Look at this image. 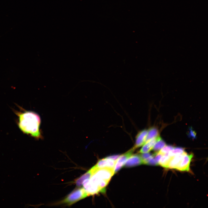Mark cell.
<instances>
[{
  "instance_id": "ba28073f",
  "label": "cell",
  "mask_w": 208,
  "mask_h": 208,
  "mask_svg": "<svg viewBox=\"0 0 208 208\" xmlns=\"http://www.w3.org/2000/svg\"><path fill=\"white\" fill-rule=\"evenodd\" d=\"M96 168L95 166H94L86 173L77 179L75 182L76 185L78 187L82 185L85 181L90 178Z\"/></svg>"
},
{
  "instance_id": "7a4b0ae2",
  "label": "cell",
  "mask_w": 208,
  "mask_h": 208,
  "mask_svg": "<svg viewBox=\"0 0 208 208\" xmlns=\"http://www.w3.org/2000/svg\"><path fill=\"white\" fill-rule=\"evenodd\" d=\"M87 196L88 195L83 188H79L73 190L57 204L70 206Z\"/></svg>"
},
{
  "instance_id": "ac0fdd59",
  "label": "cell",
  "mask_w": 208,
  "mask_h": 208,
  "mask_svg": "<svg viewBox=\"0 0 208 208\" xmlns=\"http://www.w3.org/2000/svg\"><path fill=\"white\" fill-rule=\"evenodd\" d=\"M119 157V156L118 155H115L110 156L106 158H109L114 160L116 161Z\"/></svg>"
},
{
  "instance_id": "52a82bcc",
  "label": "cell",
  "mask_w": 208,
  "mask_h": 208,
  "mask_svg": "<svg viewBox=\"0 0 208 208\" xmlns=\"http://www.w3.org/2000/svg\"><path fill=\"white\" fill-rule=\"evenodd\" d=\"M143 164L140 155L135 154L131 156L126 161L124 166L126 167H130Z\"/></svg>"
},
{
  "instance_id": "3957f363",
  "label": "cell",
  "mask_w": 208,
  "mask_h": 208,
  "mask_svg": "<svg viewBox=\"0 0 208 208\" xmlns=\"http://www.w3.org/2000/svg\"><path fill=\"white\" fill-rule=\"evenodd\" d=\"M193 156L192 153L188 154L185 153L176 169L180 171H189L190 163Z\"/></svg>"
},
{
  "instance_id": "5b68a950",
  "label": "cell",
  "mask_w": 208,
  "mask_h": 208,
  "mask_svg": "<svg viewBox=\"0 0 208 208\" xmlns=\"http://www.w3.org/2000/svg\"><path fill=\"white\" fill-rule=\"evenodd\" d=\"M134 149L131 150L123 154L119 157L116 161L114 168V173L118 171L123 166L128 159L132 155Z\"/></svg>"
},
{
  "instance_id": "2e32d148",
  "label": "cell",
  "mask_w": 208,
  "mask_h": 208,
  "mask_svg": "<svg viewBox=\"0 0 208 208\" xmlns=\"http://www.w3.org/2000/svg\"><path fill=\"white\" fill-rule=\"evenodd\" d=\"M174 148V147L173 146L171 145L165 146L158 152L160 154L164 155L168 153Z\"/></svg>"
},
{
  "instance_id": "e0dca14e",
  "label": "cell",
  "mask_w": 208,
  "mask_h": 208,
  "mask_svg": "<svg viewBox=\"0 0 208 208\" xmlns=\"http://www.w3.org/2000/svg\"><path fill=\"white\" fill-rule=\"evenodd\" d=\"M143 161V164H146L147 161L152 156V155L148 153H142L140 155Z\"/></svg>"
},
{
  "instance_id": "9a60e30c",
  "label": "cell",
  "mask_w": 208,
  "mask_h": 208,
  "mask_svg": "<svg viewBox=\"0 0 208 208\" xmlns=\"http://www.w3.org/2000/svg\"><path fill=\"white\" fill-rule=\"evenodd\" d=\"M185 152V149L182 148L177 147L174 148L168 154L170 157H173L176 155L183 154Z\"/></svg>"
},
{
  "instance_id": "277c9868",
  "label": "cell",
  "mask_w": 208,
  "mask_h": 208,
  "mask_svg": "<svg viewBox=\"0 0 208 208\" xmlns=\"http://www.w3.org/2000/svg\"><path fill=\"white\" fill-rule=\"evenodd\" d=\"M100 178L109 181L114 173V169L104 168H96L94 173Z\"/></svg>"
},
{
  "instance_id": "6da1fadb",
  "label": "cell",
  "mask_w": 208,
  "mask_h": 208,
  "mask_svg": "<svg viewBox=\"0 0 208 208\" xmlns=\"http://www.w3.org/2000/svg\"><path fill=\"white\" fill-rule=\"evenodd\" d=\"M15 113L18 117L19 128L23 133L37 139L42 138L40 129L41 119L38 114L26 110L15 111Z\"/></svg>"
},
{
  "instance_id": "8fae6325",
  "label": "cell",
  "mask_w": 208,
  "mask_h": 208,
  "mask_svg": "<svg viewBox=\"0 0 208 208\" xmlns=\"http://www.w3.org/2000/svg\"><path fill=\"white\" fill-rule=\"evenodd\" d=\"M184 153L176 155L172 157L169 163L168 168L170 169H176L182 160Z\"/></svg>"
},
{
  "instance_id": "30bf717a",
  "label": "cell",
  "mask_w": 208,
  "mask_h": 208,
  "mask_svg": "<svg viewBox=\"0 0 208 208\" xmlns=\"http://www.w3.org/2000/svg\"><path fill=\"white\" fill-rule=\"evenodd\" d=\"M156 138L152 139L145 142L140 149V152L142 153H148L152 150L156 142Z\"/></svg>"
},
{
  "instance_id": "9c48e42d",
  "label": "cell",
  "mask_w": 208,
  "mask_h": 208,
  "mask_svg": "<svg viewBox=\"0 0 208 208\" xmlns=\"http://www.w3.org/2000/svg\"><path fill=\"white\" fill-rule=\"evenodd\" d=\"M148 131L144 129L140 132L136 136L135 146L133 148H135L140 147L145 143Z\"/></svg>"
},
{
  "instance_id": "7c38bea8",
  "label": "cell",
  "mask_w": 208,
  "mask_h": 208,
  "mask_svg": "<svg viewBox=\"0 0 208 208\" xmlns=\"http://www.w3.org/2000/svg\"><path fill=\"white\" fill-rule=\"evenodd\" d=\"M159 131L156 127H152L148 131L145 142L152 139L156 138L159 135Z\"/></svg>"
},
{
  "instance_id": "4fadbf2b",
  "label": "cell",
  "mask_w": 208,
  "mask_h": 208,
  "mask_svg": "<svg viewBox=\"0 0 208 208\" xmlns=\"http://www.w3.org/2000/svg\"><path fill=\"white\" fill-rule=\"evenodd\" d=\"M172 157L168 155V153L163 155L159 161V164L164 168H168L169 163Z\"/></svg>"
},
{
  "instance_id": "5bb4252c",
  "label": "cell",
  "mask_w": 208,
  "mask_h": 208,
  "mask_svg": "<svg viewBox=\"0 0 208 208\" xmlns=\"http://www.w3.org/2000/svg\"><path fill=\"white\" fill-rule=\"evenodd\" d=\"M166 145L165 141L159 136L156 138V141L153 150L155 152H158Z\"/></svg>"
},
{
  "instance_id": "8992f818",
  "label": "cell",
  "mask_w": 208,
  "mask_h": 208,
  "mask_svg": "<svg viewBox=\"0 0 208 208\" xmlns=\"http://www.w3.org/2000/svg\"><path fill=\"white\" fill-rule=\"evenodd\" d=\"M116 161L105 158L99 160L94 166L97 168H107L114 169Z\"/></svg>"
}]
</instances>
